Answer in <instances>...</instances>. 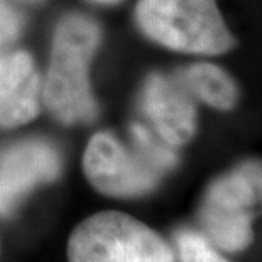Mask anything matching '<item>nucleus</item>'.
I'll return each instance as SVG.
<instances>
[{
  "instance_id": "1",
  "label": "nucleus",
  "mask_w": 262,
  "mask_h": 262,
  "mask_svg": "<svg viewBox=\"0 0 262 262\" xmlns=\"http://www.w3.org/2000/svg\"><path fill=\"white\" fill-rule=\"evenodd\" d=\"M102 42L98 22L83 14H68L56 24L46 73L42 105L63 125L97 120L100 107L90 81V64Z\"/></svg>"
},
{
  "instance_id": "2",
  "label": "nucleus",
  "mask_w": 262,
  "mask_h": 262,
  "mask_svg": "<svg viewBox=\"0 0 262 262\" xmlns=\"http://www.w3.org/2000/svg\"><path fill=\"white\" fill-rule=\"evenodd\" d=\"M132 147L112 132H97L83 154V171L97 191L114 198L142 196L176 164L174 147L142 124L130 125Z\"/></svg>"
},
{
  "instance_id": "3",
  "label": "nucleus",
  "mask_w": 262,
  "mask_h": 262,
  "mask_svg": "<svg viewBox=\"0 0 262 262\" xmlns=\"http://www.w3.org/2000/svg\"><path fill=\"white\" fill-rule=\"evenodd\" d=\"M134 15L144 36L171 51L219 56L235 44L216 0H137Z\"/></svg>"
},
{
  "instance_id": "4",
  "label": "nucleus",
  "mask_w": 262,
  "mask_h": 262,
  "mask_svg": "<svg viewBox=\"0 0 262 262\" xmlns=\"http://www.w3.org/2000/svg\"><path fill=\"white\" fill-rule=\"evenodd\" d=\"M262 210V161H245L216 178L206 189L200 225L203 235L225 252H238L254 238V210Z\"/></svg>"
},
{
  "instance_id": "5",
  "label": "nucleus",
  "mask_w": 262,
  "mask_h": 262,
  "mask_svg": "<svg viewBox=\"0 0 262 262\" xmlns=\"http://www.w3.org/2000/svg\"><path fill=\"white\" fill-rule=\"evenodd\" d=\"M70 262H174V252L152 228L120 211H100L68 241Z\"/></svg>"
},
{
  "instance_id": "6",
  "label": "nucleus",
  "mask_w": 262,
  "mask_h": 262,
  "mask_svg": "<svg viewBox=\"0 0 262 262\" xmlns=\"http://www.w3.org/2000/svg\"><path fill=\"white\" fill-rule=\"evenodd\" d=\"M141 110L150 130L171 147L185 146L196 132V103L178 75H149L141 92Z\"/></svg>"
},
{
  "instance_id": "7",
  "label": "nucleus",
  "mask_w": 262,
  "mask_h": 262,
  "mask_svg": "<svg viewBox=\"0 0 262 262\" xmlns=\"http://www.w3.org/2000/svg\"><path fill=\"white\" fill-rule=\"evenodd\" d=\"M61 156L44 139H27L0 150V213L7 215L27 193L56 180Z\"/></svg>"
},
{
  "instance_id": "8",
  "label": "nucleus",
  "mask_w": 262,
  "mask_h": 262,
  "mask_svg": "<svg viewBox=\"0 0 262 262\" xmlns=\"http://www.w3.org/2000/svg\"><path fill=\"white\" fill-rule=\"evenodd\" d=\"M42 105V76L27 51L0 53V129L36 119Z\"/></svg>"
},
{
  "instance_id": "9",
  "label": "nucleus",
  "mask_w": 262,
  "mask_h": 262,
  "mask_svg": "<svg viewBox=\"0 0 262 262\" xmlns=\"http://www.w3.org/2000/svg\"><path fill=\"white\" fill-rule=\"evenodd\" d=\"M178 76L194 100L215 110L228 112L238 102L237 83L219 64L200 61L186 66Z\"/></svg>"
},
{
  "instance_id": "10",
  "label": "nucleus",
  "mask_w": 262,
  "mask_h": 262,
  "mask_svg": "<svg viewBox=\"0 0 262 262\" xmlns=\"http://www.w3.org/2000/svg\"><path fill=\"white\" fill-rule=\"evenodd\" d=\"M180 262H228L203 233L181 230L176 235Z\"/></svg>"
},
{
  "instance_id": "11",
  "label": "nucleus",
  "mask_w": 262,
  "mask_h": 262,
  "mask_svg": "<svg viewBox=\"0 0 262 262\" xmlns=\"http://www.w3.org/2000/svg\"><path fill=\"white\" fill-rule=\"evenodd\" d=\"M22 32V15L9 0H0V53L17 41Z\"/></svg>"
},
{
  "instance_id": "12",
  "label": "nucleus",
  "mask_w": 262,
  "mask_h": 262,
  "mask_svg": "<svg viewBox=\"0 0 262 262\" xmlns=\"http://www.w3.org/2000/svg\"><path fill=\"white\" fill-rule=\"evenodd\" d=\"M88 2H93L98 5H115V4L122 2V0H88Z\"/></svg>"
},
{
  "instance_id": "13",
  "label": "nucleus",
  "mask_w": 262,
  "mask_h": 262,
  "mask_svg": "<svg viewBox=\"0 0 262 262\" xmlns=\"http://www.w3.org/2000/svg\"><path fill=\"white\" fill-rule=\"evenodd\" d=\"M27 2H37V0H27Z\"/></svg>"
}]
</instances>
